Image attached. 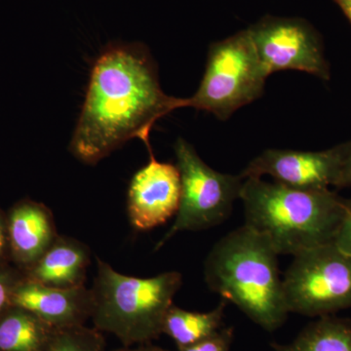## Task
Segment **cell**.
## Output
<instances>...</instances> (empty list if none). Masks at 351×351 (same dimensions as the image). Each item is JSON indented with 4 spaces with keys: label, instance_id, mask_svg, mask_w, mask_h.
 Masks as SVG:
<instances>
[{
    "label": "cell",
    "instance_id": "obj_1",
    "mask_svg": "<svg viewBox=\"0 0 351 351\" xmlns=\"http://www.w3.org/2000/svg\"><path fill=\"white\" fill-rule=\"evenodd\" d=\"M182 108H186V99L168 96L161 89L145 46L112 44L92 69L69 151L82 162L95 165L132 138H140L154 154L152 127Z\"/></svg>",
    "mask_w": 351,
    "mask_h": 351
},
{
    "label": "cell",
    "instance_id": "obj_2",
    "mask_svg": "<svg viewBox=\"0 0 351 351\" xmlns=\"http://www.w3.org/2000/svg\"><path fill=\"white\" fill-rule=\"evenodd\" d=\"M240 199L245 223L278 255L297 256L331 244L346 201L329 189H298L262 178H246Z\"/></svg>",
    "mask_w": 351,
    "mask_h": 351
},
{
    "label": "cell",
    "instance_id": "obj_3",
    "mask_svg": "<svg viewBox=\"0 0 351 351\" xmlns=\"http://www.w3.org/2000/svg\"><path fill=\"white\" fill-rule=\"evenodd\" d=\"M278 256L263 237L243 225L219 239L208 254L205 282L265 331H276L289 314Z\"/></svg>",
    "mask_w": 351,
    "mask_h": 351
},
{
    "label": "cell",
    "instance_id": "obj_4",
    "mask_svg": "<svg viewBox=\"0 0 351 351\" xmlns=\"http://www.w3.org/2000/svg\"><path fill=\"white\" fill-rule=\"evenodd\" d=\"M97 276L91 288V320L123 346L149 343L162 334L164 319L181 288L182 274L167 271L149 278L124 276L96 257Z\"/></svg>",
    "mask_w": 351,
    "mask_h": 351
},
{
    "label": "cell",
    "instance_id": "obj_5",
    "mask_svg": "<svg viewBox=\"0 0 351 351\" xmlns=\"http://www.w3.org/2000/svg\"><path fill=\"white\" fill-rule=\"evenodd\" d=\"M265 73L250 31L215 43L210 46L206 71L196 93L186 99V108L206 110L226 120L239 108L260 98Z\"/></svg>",
    "mask_w": 351,
    "mask_h": 351
},
{
    "label": "cell",
    "instance_id": "obj_6",
    "mask_svg": "<svg viewBox=\"0 0 351 351\" xmlns=\"http://www.w3.org/2000/svg\"><path fill=\"white\" fill-rule=\"evenodd\" d=\"M181 176V199L174 223L156 245L157 251L177 233L198 232L221 225L228 219L235 200L240 199L244 179L212 169L184 138L175 144Z\"/></svg>",
    "mask_w": 351,
    "mask_h": 351
},
{
    "label": "cell",
    "instance_id": "obj_7",
    "mask_svg": "<svg viewBox=\"0 0 351 351\" xmlns=\"http://www.w3.org/2000/svg\"><path fill=\"white\" fill-rule=\"evenodd\" d=\"M282 281L289 313L327 316L351 307V257L332 243L295 256Z\"/></svg>",
    "mask_w": 351,
    "mask_h": 351
},
{
    "label": "cell",
    "instance_id": "obj_8",
    "mask_svg": "<svg viewBox=\"0 0 351 351\" xmlns=\"http://www.w3.org/2000/svg\"><path fill=\"white\" fill-rule=\"evenodd\" d=\"M249 31L267 76L280 71H301L329 78L319 38L304 21L265 17Z\"/></svg>",
    "mask_w": 351,
    "mask_h": 351
},
{
    "label": "cell",
    "instance_id": "obj_9",
    "mask_svg": "<svg viewBox=\"0 0 351 351\" xmlns=\"http://www.w3.org/2000/svg\"><path fill=\"white\" fill-rule=\"evenodd\" d=\"M346 145L325 152L267 149L242 171L243 179L267 175L276 182L298 189H328L339 186Z\"/></svg>",
    "mask_w": 351,
    "mask_h": 351
},
{
    "label": "cell",
    "instance_id": "obj_10",
    "mask_svg": "<svg viewBox=\"0 0 351 351\" xmlns=\"http://www.w3.org/2000/svg\"><path fill=\"white\" fill-rule=\"evenodd\" d=\"M181 199V176L177 165L160 162L149 154V161L132 178L127 209L131 225L149 230L177 215Z\"/></svg>",
    "mask_w": 351,
    "mask_h": 351
},
{
    "label": "cell",
    "instance_id": "obj_11",
    "mask_svg": "<svg viewBox=\"0 0 351 351\" xmlns=\"http://www.w3.org/2000/svg\"><path fill=\"white\" fill-rule=\"evenodd\" d=\"M12 306L27 309L56 329L82 326L91 319L93 297L86 286L55 288L23 278L14 290Z\"/></svg>",
    "mask_w": 351,
    "mask_h": 351
},
{
    "label": "cell",
    "instance_id": "obj_12",
    "mask_svg": "<svg viewBox=\"0 0 351 351\" xmlns=\"http://www.w3.org/2000/svg\"><path fill=\"white\" fill-rule=\"evenodd\" d=\"M11 261L23 272L43 257L59 237L52 211L32 199H23L7 213Z\"/></svg>",
    "mask_w": 351,
    "mask_h": 351
},
{
    "label": "cell",
    "instance_id": "obj_13",
    "mask_svg": "<svg viewBox=\"0 0 351 351\" xmlns=\"http://www.w3.org/2000/svg\"><path fill=\"white\" fill-rule=\"evenodd\" d=\"M91 252L73 237L59 235L38 262L25 270V278L55 288L85 286Z\"/></svg>",
    "mask_w": 351,
    "mask_h": 351
},
{
    "label": "cell",
    "instance_id": "obj_14",
    "mask_svg": "<svg viewBox=\"0 0 351 351\" xmlns=\"http://www.w3.org/2000/svg\"><path fill=\"white\" fill-rule=\"evenodd\" d=\"M57 330L31 311L12 306L0 315V351H47Z\"/></svg>",
    "mask_w": 351,
    "mask_h": 351
},
{
    "label": "cell",
    "instance_id": "obj_15",
    "mask_svg": "<svg viewBox=\"0 0 351 351\" xmlns=\"http://www.w3.org/2000/svg\"><path fill=\"white\" fill-rule=\"evenodd\" d=\"M226 306L223 300L213 311L195 313L173 304L164 319L162 334L175 341L178 350L200 343L223 328Z\"/></svg>",
    "mask_w": 351,
    "mask_h": 351
},
{
    "label": "cell",
    "instance_id": "obj_16",
    "mask_svg": "<svg viewBox=\"0 0 351 351\" xmlns=\"http://www.w3.org/2000/svg\"><path fill=\"white\" fill-rule=\"evenodd\" d=\"M276 351H351V322L321 316L288 345L272 343Z\"/></svg>",
    "mask_w": 351,
    "mask_h": 351
},
{
    "label": "cell",
    "instance_id": "obj_17",
    "mask_svg": "<svg viewBox=\"0 0 351 351\" xmlns=\"http://www.w3.org/2000/svg\"><path fill=\"white\" fill-rule=\"evenodd\" d=\"M103 332L82 325L58 329L47 351H106Z\"/></svg>",
    "mask_w": 351,
    "mask_h": 351
},
{
    "label": "cell",
    "instance_id": "obj_18",
    "mask_svg": "<svg viewBox=\"0 0 351 351\" xmlns=\"http://www.w3.org/2000/svg\"><path fill=\"white\" fill-rule=\"evenodd\" d=\"M24 277L22 270L15 265L0 267V315L12 306L14 290Z\"/></svg>",
    "mask_w": 351,
    "mask_h": 351
},
{
    "label": "cell",
    "instance_id": "obj_19",
    "mask_svg": "<svg viewBox=\"0 0 351 351\" xmlns=\"http://www.w3.org/2000/svg\"><path fill=\"white\" fill-rule=\"evenodd\" d=\"M234 329L232 327L221 328L213 336L200 343L181 348L179 351H230Z\"/></svg>",
    "mask_w": 351,
    "mask_h": 351
},
{
    "label": "cell",
    "instance_id": "obj_20",
    "mask_svg": "<svg viewBox=\"0 0 351 351\" xmlns=\"http://www.w3.org/2000/svg\"><path fill=\"white\" fill-rule=\"evenodd\" d=\"M332 244L351 257V200L346 202L345 213Z\"/></svg>",
    "mask_w": 351,
    "mask_h": 351
},
{
    "label": "cell",
    "instance_id": "obj_21",
    "mask_svg": "<svg viewBox=\"0 0 351 351\" xmlns=\"http://www.w3.org/2000/svg\"><path fill=\"white\" fill-rule=\"evenodd\" d=\"M10 261L7 214L0 208V267L9 265Z\"/></svg>",
    "mask_w": 351,
    "mask_h": 351
},
{
    "label": "cell",
    "instance_id": "obj_22",
    "mask_svg": "<svg viewBox=\"0 0 351 351\" xmlns=\"http://www.w3.org/2000/svg\"><path fill=\"white\" fill-rule=\"evenodd\" d=\"M351 186V143L346 145L345 161H343V173H341L339 186Z\"/></svg>",
    "mask_w": 351,
    "mask_h": 351
},
{
    "label": "cell",
    "instance_id": "obj_23",
    "mask_svg": "<svg viewBox=\"0 0 351 351\" xmlns=\"http://www.w3.org/2000/svg\"><path fill=\"white\" fill-rule=\"evenodd\" d=\"M112 351H168L164 350L159 346L151 345L149 343H145V345H138L137 346H123V348H117Z\"/></svg>",
    "mask_w": 351,
    "mask_h": 351
},
{
    "label": "cell",
    "instance_id": "obj_24",
    "mask_svg": "<svg viewBox=\"0 0 351 351\" xmlns=\"http://www.w3.org/2000/svg\"><path fill=\"white\" fill-rule=\"evenodd\" d=\"M351 22V0H335Z\"/></svg>",
    "mask_w": 351,
    "mask_h": 351
}]
</instances>
